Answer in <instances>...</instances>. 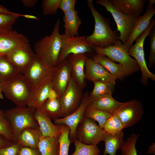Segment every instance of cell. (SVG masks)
<instances>
[{"label":"cell","instance_id":"6da1fadb","mask_svg":"<svg viewBox=\"0 0 155 155\" xmlns=\"http://www.w3.org/2000/svg\"><path fill=\"white\" fill-rule=\"evenodd\" d=\"M87 2L95 20L93 33L86 37L87 42L94 47L104 48L115 45L120 40L117 31L112 30L109 19L104 17L95 8L92 0H88Z\"/></svg>","mask_w":155,"mask_h":155},{"label":"cell","instance_id":"7a4b0ae2","mask_svg":"<svg viewBox=\"0 0 155 155\" xmlns=\"http://www.w3.org/2000/svg\"><path fill=\"white\" fill-rule=\"evenodd\" d=\"M60 20L58 19L55 24L51 35L46 36L36 42L34 51L47 65L55 67L58 64L61 47V35L59 32Z\"/></svg>","mask_w":155,"mask_h":155},{"label":"cell","instance_id":"3957f363","mask_svg":"<svg viewBox=\"0 0 155 155\" xmlns=\"http://www.w3.org/2000/svg\"><path fill=\"white\" fill-rule=\"evenodd\" d=\"M2 91L7 99L17 106H27L32 87L22 74H19L6 81L1 82Z\"/></svg>","mask_w":155,"mask_h":155},{"label":"cell","instance_id":"277c9868","mask_svg":"<svg viewBox=\"0 0 155 155\" xmlns=\"http://www.w3.org/2000/svg\"><path fill=\"white\" fill-rule=\"evenodd\" d=\"M36 109L28 107L17 106L4 111L5 115L11 126L14 141L20 132L28 127L39 126L35 117Z\"/></svg>","mask_w":155,"mask_h":155},{"label":"cell","instance_id":"5b68a950","mask_svg":"<svg viewBox=\"0 0 155 155\" xmlns=\"http://www.w3.org/2000/svg\"><path fill=\"white\" fill-rule=\"evenodd\" d=\"M95 53L106 56L113 61L118 62L124 69L126 76L140 70L136 61L129 54L120 40L115 45L104 48L94 47Z\"/></svg>","mask_w":155,"mask_h":155},{"label":"cell","instance_id":"8992f818","mask_svg":"<svg viewBox=\"0 0 155 155\" xmlns=\"http://www.w3.org/2000/svg\"><path fill=\"white\" fill-rule=\"evenodd\" d=\"M155 24V20H151L147 29L136 40L135 43L133 45L128 51L129 54L134 58L139 65L142 74L140 81L145 86H148L149 79L155 81V75L149 71L146 64L144 49L145 40L149 36Z\"/></svg>","mask_w":155,"mask_h":155},{"label":"cell","instance_id":"52a82bcc","mask_svg":"<svg viewBox=\"0 0 155 155\" xmlns=\"http://www.w3.org/2000/svg\"><path fill=\"white\" fill-rule=\"evenodd\" d=\"M107 133L95 121L84 117L77 128L76 138L83 144L97 145L103 141Z\"/></svg>","mask_w":155,"mask_h":155},{"label":"cell","instance_id":"ba28073f","mask_svg":"<svg viewBox=\"0 0 155 155\" xmlns=\"http://www.w3.org/2000/svg\"><path fill=\"white\" fill-rule=\"evenodd\" d=\"M96 3L104 6L111 14L117 26V31L119 32V40L124 45L132 30L137 17L125 15L116 9L109 0H98Z\"/></svg>","mask_w":155,"mask_h":155},{"label":"cell","instance_id":"9c48e42d","mask_svg":"<svg viewBox=\"0 0 155 155\" xmlns=\"http://www.w3.org/2000/svg\"><path fill=\"white\" fill-rule=\"evenodd\" d=\"M83 90L72 75L65 91L59 98L62 117L70 114L79 106L83 96Z\"/></svg>","mask_w":155,"mask_h":155},{"label":"cell","instance_id":"30bf717a","mask_svg":"<svg viewBox=\"0 0 155 155\" xmlns=\"http://www.w3.org/2000/svg\"><path fill=\"white\" fill-rule=\"evenodd\" d=\"M94 47L88 42L84 36L69 37L61 35V47L58 63L66 59L71 54H90L94 51Z\"/></svg>","mask_w":155,"mask_h":155},{"label":"cell","instance_id":"8fae6325","mask_svg":"<svg viewBox=\"0 0 155 155\" xmlns=\"http://www.w3.org/2000/svg\"><path fill=\"white\" fill-rule=\"evenodd\" d=\"M144 109L140 101L134 99L123 103L113 114L118 117L124 128L133 126L142 117Z\"/></svg>","mask_w":155,"mask_h":155},{"label":"cell","instance_id":"7c38bea8","mask_svg":"<svg viewBox=\"0 0 155 155\" xmlns=\"http://www.w3.org/2000/svg\"><path fill=\"white\" fill-rule=\"evenodd\" d=\"M5 56L19 73L24 74L34 60L36 55L28 43L18 46Z\"/></svg>","mask_w":155,"mask_h":155},{"label":"cell","instance_id":"4fadbf2b","mask_svg":"<svg viewBox=\"0 0 155 155\" xmlns=\"http://www.w3.org/2000/svg\"><path fill=\"white\" fill-rule=\"evenodd\" d=\"M88 95V92L84 94L80 106L73 113L65 117L54 120V123L55 124L65 125L69 127V137L71 141H73L76 139V133L77 128L84 117L85 108L89 103Z\"/></svg>","mask_w":155,"mask_h":155},{"label":"cell","instance_id":"5bb4252c","mask_svg":"<svg viewBox=\"0 0 155 155\" xmlns=\"http://www.w3.org/2000/svg\"><path fill=\"white\" fill-rule=\"evenodd\" d=\"M56 69V67H52L46 65L36 55L34 60L24 75L33 89L39 84L53 75Z\"/></svg>","mask_w":155,"mask_h":155},{"label":"cell","instance_id":"9a60e30c","mask_svg":"<svg viewBox=\"0 0 155 155\" xmlns=\"http://www.w3.org/2000/svg\"><path fill=\"white\" fill-rule=\"evenodd\" d=\"M70 64L67 59L59 63L53 81V89L59 98L65 91L72 77Z\"/></svg>","mask_w":155,"mask_h":155},{"label":"cell","instance_id":"2e32d148","mask_svg":"<svg viewBox=\"0 0 155 155\" xmlns=\"http://www.w3.org/2000/svg\"><path fill=\"white\" fill-rule=\"evenodd\" d=\"M85 68V79L89 81L109 82L115 81L117 79L101 64L91 58H87Z\"/></svg>","mask_w":155,"mask_h":155},{"label":"cell","instance_id":"e0dca14e","mask_svg":"<svg viewBox=\"0 0 155 155\" xmlns=\"http://www.w3.org/2000/svg\"><path fill=\"white\" fill-rule=\"evenodd\" d=\"M54 74L33 89L27 102V106L36 109L40 108L44 102L49 98L50 93L53 89Z\"/></svg>","mask_w":155,"mask_h":155},{"label":"cell","instance_id":"ac0fdd59","mask_svg":"<svg viewBox=\"0 0 155 155\" xmlns=\"http://www.w3.org/2000/svg\"><path fill=\"white\" fill-rule=\"evenodd\" d=\"M155 13V8L154 6L147 9L143 15L137 17L128 38L125 44L123 45L128 52L133 45V42L147 29Z\"/></svg>","mask_w":155,"mask_h":155},{"label":"cell","instance_id":"d6986e66","mask_svg":"<svg viewBox=\"0 0 155 155\" xmlns=\"http://www.w3.org/2000/svg\"><path fill=\"white\" fill-rule=\"evenodd\" d=\"M29 43L27 37L15 30L0 33V55L5 56L13 49Z\"/></svg>","mask_w":155,"mask_h":155},{"label":"cell","instance_id":"ffe728a7","mask_svg":"<svg viewBox=\"0 0 155 155\" xmlns=\"http://www.w3.org/2000/svg\"><path fill=\"white\" fill-rule=\"evenodd\" d=\"M34 115L42 136L58 139L61 133L63 125L53 123L51 119L40 109H36Z\"/></svg>","mask_w":155,"mask_h":155},{"label":"cell","instance_id":"44dd1931","mask_svg":"<svg viewBox=\"0 0 155 155\" xmlns=\"http://www.w3.org/2000/svg\"><path fill=\"white\" fill-rule=\"evenodd\" d=\"M86 54H71L66 59L71 67L72 76L83 89L86 85L84 69L86 61L88 58Z\"/></svg>","mask_w":155,"mask_h":155},{"label":"cell","instance_id":"7402d4cb","mask_svg":"<svg viewBox=\"0 0 155 155\" xmlns=\"http://www.w3.org/2000/svg\"><path fill=\"white\" fill-rule=\"evenodd\" d=\"M117 10L126 15L140 16L146 0H109Z\"/></svg>","mask_w":155,"mask_h":155},{"label":"cell","instance_id":"603a6c76","mask_svg":"<svg viewBox=\"0 0 155 155\" xmlns=\"http://www.w3.org/2000/svg\"><path fill=\"white\" fill-rule=\"evenodd\" d=\"M42 134L39 126L36 128L28 127L22 130L16 140L22 146L38 148Z\"/></svg>","mask_w":155,"mask_h":155},{"label":"cell","instance_id":"cb8c5ba5","mask_svg":"<svg viewBox=\"0 0 155 155\" xmlns=\"http://www.w3.org/2000/svg\"><path fill=\"white\" fill-rule=\"evenodd\" d=\"M91 58L106 68L111 74L121 80L127 76L125 70L120 63H116L106 56L96 53H91Z\"/></svg>","mask_w":155,"mask_h":155},{"label":"cell","instance_id":"d4e9b609","mask_svg":"<svg viewBox=\"0 0 155 155\" xmlns=\"http://www.w3.org/2000/svg\"><path fill=\"white\" fill-rule=\"evenodd\" d=\"M63 27L65 28V36L69 37L79 36L78 29L82 22L78 11L73 9L64 13Z\"/></svg>","mask_w":155,"mask_h":155},{"label":"cell","instance_id":"484cf974","mask_svg":"<svg viewBox=\"0 0 155 155\" xmlns=\"http://www.w3.org/2000/svg\"><path fill=\"white\" fill-rule=\"evenodd\" d=\"M98 109L113 115L123 102L115 100L110 93L103 96L89 103Z\"/></svg>","mask_w":155,"mask_h":155},{"label":"cell","instance_id":"4316f807","mask_svg":"<svg viewBox=\"0 0 155 155\" xmlns=\"http://www.w3.org/2000/svg\"><path fill=\"white\" fill-rule=\"evenodd\" d=\"M103 141L105 148L103 155H116L117 151L121 148L125 142L123 131L115 135L107 133Z\"/></svg>","mask_w":155,"mask_h":155},{"label":"cell","instance_id":"83f0119b","mask_svg":"<svg viewBox=\"0 0 155 155\" xmlns=\"http://www.w3.org/2000/svg\"><path fill=\"white\" fill-rule=\"evenodd\" d=\"M93 83V89L89 93V103L105 95L112 94L115 91V81L105 82L96 81Z\"/></svg>","mask_w":155,"mask_h":155},{"label":"cell","instance_id":"f1b7e54d","mask_svg":"<svg viewBox=\"0 0 155 155\" xmlns=\"http://www.w3.org/2000/svg\"><path fill=\"white\" fill-rule=\"evenodd\" d=\"M41 155H59V145L58 139L42 136L38 147Z\"/></svg>","mask_w":155,"mask_h":155},{"label":"cell","instance_id":"f546056e","mask_svg":"<svg viewBox=\"0 0 155 155\" xmlns=\"http://www.w3.org/2000/svg\"><path fill=\"white\" fill-rule=\"evenodd\" d=\"M51 119L54 120L62 117V110L59 98L48 99L40 108Z\"/></svg>","mask_w":155,"mask_h":155},{"label":"cell","instance_id":"4dcf8cb0","mask_svg":"<svg viewBox=\"0 0 155 155\" xmlns=\"http://www.w3.org/2000/svg\"><path fill=\"white\" fill-rule=\"evenodd\" d=\"M112 115L109 113L95 108L89 103L86 106L84 113V117L97 121L99 126L102 129H103L107 120Z\"/></svg>","mask_w":155,"mask_h":155},{"label":"cell","instance_id":"1f68e13d","mask_svg":"<svg viewBox=\"0 0 155 155\" xmlns=\"http://www.w3.org/2000/svg\"><path fill=\"white\" fill-rule=\"evenodd\" d=\"M19 74L5 56L0 55V82L6 81Z\"/></svg>","mask_w":155,"mask_h":155},{"label":"cell","instance_id":"d6a6232c","mask_svg":"<svg viewBox=\"0 0 155 155\" xmlns=\"http://www.w3.org/2000/svg\"><path fill=\"white\" fill-rule=\"evenodd\" d=\"M75 149L72 155H99L100 149L97 145L83 144L75 139L73 141Z\"/></svg>","mask_w":155,"mask_h":155},{"label":"cell","instance_id":"836d02e7","mask_svg":"<svg viewBox=\"0 0 155 155\" xmlns=\"http://www.w3.org/2000/svg\"><path fill=\"white\" fill-rule=\"evenodd\" d=\"M21 16V14L16 13L12 14L0 12V33L12 30L16 21Z\"/></svg>","mask_w":155,"mask_h":155},{"label":"cell","instance_id":"e575fe53","mask_svg":"<svg viewBox=\"0 0 155 155\" xmlns=\"http://www.w3.org/2000/svg\"><path fill=\"white\" fill-rule=\"evenodd\" d=\"M123 129L122 123L115 114L112 115L107 120L103 128L106 133L112 135L119 133Z\"/></svg>","mask_w":155,"mask_h":155},{"label":"cell","instance_id":"d590c367","mask_svg":"<svg viewBox=\"0 0 155 155\" xmlns=\"http://www.w3.org/2000/svg\"><path fill=\"white\" fill-rule=\"evenodd\" d=\"M69 129L63 125L61 133L58 139L59 145V155H68L69 146L71 141L69 137Z\"/></svg>","mask_w":155,"mask_h":155},{"label":"cell","instance_id":"8d00e7d4","mask_svg":"<svg viewBox=\"0 0 155 155\" xmlns=\"http://www.w3.org/2000/svg\"><path fill=\"white\" fill-rule=\"evenodd\" d=\"M0 134L7 140L14 141L12 129L4 111L0 109Z\"/></svg>","mask_w":155,"mask_h":155},{"label":"cell","instance_id":"74e56055","mask_svg":"<svg viewBox=\"0 0 155 155\" xmlns=\"http://www.w3.org/2000/svg\"><path fill=\"white\" fill-rule=\"evenodd\" d=\"M138 137L136 134L133 133L127 138L121 149V155H138L135 144Z\"/></svg>","mask_w":155,"mask_h":155},{"label":"cell","instance_id":"f35d334b","mask_svg":"<svg viewBox=\"0 0 155 155\" xmlns=\"http://www.w3.org/2000/svg\"><path fill=\"white\" fill-rule=\"evenodd\" d=\"M61 0H43L42 9L44 15H54L59 8Z\"/></svg>","mask_w":155,"mask_h":155},{"label":"cell","instance_id":"ab89813d","mask_svg":"<svg viewBox=\"0 0 155 155\" xmlns=\"http://www.w3.org/2000/svg\"><path fill=\"white\" fill-rule=\"evenodd\" d=\"M150 40V50L148 61V66L151 68L155 63V28L154 27L149 35Z\"/></svg>","mask_w":155,"mask_h":155},{"label":"cell","instance_id":"60d3db41","mask_svg":"<svg viewBox=\"0 0 155 155\" xmlns=\"http://www.w3.org/2000/svg\"><path fill=\"white\" fill-rule=\"evenodd\" d=\"M22 146L16 141L10 145L0 148V155H18Z\"/></svg>","mask_w":155,"mask_h":155},{"label":"cell","instance_id":"b9f144b4","mask_svg":"<svg viewBox=\"0 0 155 155\" xmlns=\"http://www.w3.org/2000/svg\"><path fill=\"white\" fill-rule=\"evenodd\" d=\"M18 155H41L38 148L22 146L20 148Z\"/></svg>","mask_w":155,"mask_h":155},{"label":"cell","instance_id":"7bdbcfd3","mask_svg":"<svg viewBox=\"0 0 155 155\" xmlns=\"http://www.w3.org/2000/svg\"><path fill=\"white\" fill-rule=\"evenodd\" d=\"M76 1L75 0H61L59 8L65 13L71 10L75 9Z\"/></svg>","mask_w":155,"mask_h":155},{"label":"cell","instance_id":"ee69618b","mask_svg":"<svg viewBox=\"0 0 155 155\" xmlns=\"http://www.w3.org/2000/svg\"><path fill=\"white\" fill-rule=\"evenodd\" d=\"M13 142L7 140L0 134V148L8 146L11 145Z\"/></svg>","mask_w":155,"mask_h":155},{"label":"cell","instance_id":"f6af8a7d","mask_svg":"<svg viewBox=\"0 0 155 155\" xmlns=\"http://www.w3.org/2000/svg\"><path fill=\"white\" fill-rule=\"evenodd\" d=\"M37 0H22L23 5L26 7H30L34 6L37 2Z\"/></svg>","mask_w":155,"mask_h":155},{"label":"cell","instance_id":"bcb514c9","mask_svg":"<svg viewBox=\"0 0 155 155\" xmlns=\"http://www.w3.org/2000/svg\"><path fill=\"white\" fill-rule=\"evenodd\" d=\"M21 16L27 19L35 20L38 21L40 20L37 17L33 15L21 14Z\"/></svg>","mask_w":155,"mask_h":155},{"label":"cell","instance_id":"7dc6e473","mask_svg":"<svg viewBox=\"0 0 155 155\" xmlns=\"http://www.w3.org/2000/svg\"><path fill=\"white\" fill-rule=\"evenodd\" d=\"M0 12L12 14L14 12H11L4 6L0 4Z\"/></svg>","mask_w":155,"mask_h":155},{"label":"cell","instance_id":"c3c4849f","mask_svg":"<svg viewBox=\"0 0 155 155\" xmlns=\"http://www.w3.org/2000/svg\"><path fill=\"white\" fill-rule=\"evenodd\" d=\"M155 143H153L152 144L149 146L148 150L147 153L148 154H155Z\"/></svg>","mask_w":155,"mask_h":155},{"label":"cell","instance_id":"681fc988","mask_svg":"<svg viewBox=\"0 0 155 155\" xmlns=\"http://www.w3.org/2000/svg\"><path fill=\"white\" fill-rule=\"evenodd\" d=\"M155 2V0H149L148 4L146 8V9H149L152 7L154 6L153 5Z\"/></svg>","mask_w":155,"mask_h":155},{"label":"cell","instance_id":"f907efd6","mask_svg":"<svg viewBox=\"0 0 155 155\" xmlns=\"http://www.w3.org/2000/svg\"><path fill=\"white\" fill-rule=\"evenodd\" d=\"M3 99V96L2 91L1 82H0V99Z\"/></svg>","mask_w":155,"mask_h":155}]
</instances>
